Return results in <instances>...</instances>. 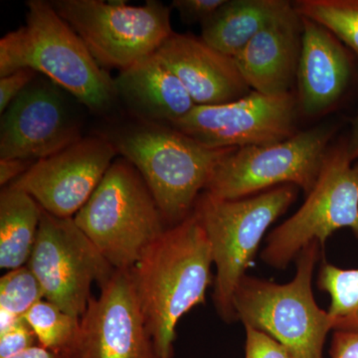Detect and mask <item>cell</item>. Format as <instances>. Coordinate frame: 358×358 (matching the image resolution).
<instances>
[{"instance_id": "obj_1", "label": "cell", "mask_w": 358, "mask_h": 358, "mask_svg": "<svg viewBox=\"0 0 358 358\" xmlns=\"http://www.w3.org/2000/svg\"><path fill=\"white\" fill-rule=\"evenodd\" d=\"M212 264L208 238L192 212L167 227L129 270L157 357L173 358L179 320L205 303Z\"/></svg>"}, {"instance_id": "obj_2", "label": "cell", "mask_w": 358, "mask_h": 358, "mask_svg": "<svg viewBox=\"0 0 358 358\" xmlns=\"http://www.w3.org/2000/svg\"><path fill=\"white\" fill-rule=\"evenodd\" d=\"M25 23L0 39V77L31 69L70 94L96 115L119 100L115 78L92 56L83 40L50 1L26 2Z\"/></svg>"}, {"instance_id": "obj_3", "label": "cell", "mask_w": 358, "mask_h": 358, "mask_svg": "<svg viewBox=\"0 0 358 358\" xmlns=\"http://www.w3.org/2000/svg\"><path fill=\"white\" fill-rule=\"evenodd\" d=\"M154 195L167 227L185 220L219 164L236 148H212L169 124L140 121L103 134Z\"/></svg>"}, {"instance_id": "obj_4", "label": "cell", "mask_w": 358, "mask_h": 358, "mask_svg": "<svg viewBox=\"0 0 358 358\" xmlns=\"http://www.w3.org/2000/svg\"><path fill=\"white\" fill-rule=\"evenodd\" d=\"M298 188L282 185L240 199L202 192L193 213L210 243L216 268L214 303L225 322L235 320L233 296L251 267L268 228L294 203Z\"/></svg>"}, {"instance_id": "obj_5", "label": "cell", "mask_w": 358, "mask_h": 358, "mask_svg": "<svg viewBox=\"0 0 358 358\" xmlns=\"http://www.w3.org/2000/svg\"><path fill=\"white\" fill-rule=\"evenodd\" d=\"M320 245L313 242L296 257V272L287 284L245 275L233 296L235 319L279 341L294 358H324L333 331L327 310L313 298L312 282Z\"/></svg>"}, {"instance_id": "obj_6", "label": "cell", "mask_w": 358, "mask_h": 358, "mask_svg": "<svg viewBox=\"0 0 358 358\" xmlns=\"http://www.w3.org/2000/svg\"><path fill=\"white\" fill-rule=\"evenodd\" d=\"M73 219L115 270H131L167 228L143 176L122 157Z\"/></svg>"}, {"instance_id": "obj_7", "label": "cell", "mask_w": 358, "mask_h": 358, "mask_svg": "<svg viewBox=\"0 0 358 358\" xmlns=\"http://www.w3.org/2000/svg\"><path fill=\"white\" fill-rule=\"evenodd\" d=\"M50 2L103 69H127L154 55L173 34L171 7L159 0L143 6L103 0Z\"/></svg>"}, {"instance_id": "obj_8", "label": "cell", "mask_w": 358, "mask_h": 358, "mask_svg": "<svg viewBox=\"0 0 358 358\" xmlns=\"http://www.w3.org/2000/svg\"><path fill=\"white\" fill-rule=\"evenodd\" d=\"M353 162L346 141L329 147L305 202L268 234L264 262L285 268L308 245L324 246L327 238L343 228L358 238V162Z\"/></svg>"}, {"instance_id": "obj_9", "label": "cell", "mask_w": 358, "mask_h": 358, "mask_svg": "<svg viewBox=\"0 0 358 358\" xmlns=\"http://www.w3.org/2000/svg\"><path fill=\"white\" fill-rule=\"evenodd\" d=\"M333 134L329 127H317L272 145L236 148L219 164L204 192L240 199L294 185L307 195L319 178Z\"/></svg>"}, {"instance_id": "obj_10", "label": "cell", "mask_w": 358, "mask_h": 358, "mask_svg": "<svg viewBox=\"0 0 358 358\" xmlns=\"http://www.w3.org/2000/svg\"><path fill=\"white\" fill-rule=\"evenodd\" d=\"M27 266L45 300L78 319L86 312L94 282L101 288L115 271L74 219L56 217L43 209Z\"/></svg>"}, {"instance_id": "obj_11", "label": "cell", "mask_w": 358, "mask_h": 358, "mask_svg": "<svg viewBox=\"0 0 358 358\" xmlns=\"http://www.w3.org/2000/svg\"><path fill=\"white\" fill-rule=\"evenodd\" d=\"M299 113L293 92L270 96L251 91L233 102L195 106L169 126L206 147L240 148L288 140L298 133Z\"/></svg>"}, {"instance_id": "obj_12", "label": "cell", "mask_w": 358, "mask_h": 358, "mask_svg": "<svg viewBox=\"0 0 358 358\" xmlns=\"http://www.w3.org/2000/svg\"><path fill=\"white\" fill-rule=\"evenodd\" d=\"M68 96L48 78H35L1 114L0 159L36 162L83 138Z\"/></svg>"}, {"instance_id": "obj_13", "label": "cell", "mask_w": 358, "mask_h": 358, "mask_svg": "<svg viewBox=\"0 0 358 358\" xmlns=\"http://www.w3.org/2000/svg\"><path fill=\"white\" fill-rule=\"evenodd\" d=\"M103 134L83 136L57 154L34 162L11 185L33 197L44 211L74 218L117 159Z\"/></svg>"}, {"instance_id": "obj_14", "label": "cell", "mask_w": 358, "mask_h": 358, "mask_svg": "<svg viewBox=\"0 0 358 358\" xmlns=\"http://www.w3.org/2000/svg\"><path fill=\"white\" fill-rule=\"evenodd\" d=\"M70 358H159L129 270H115L92 296Z\"/></svg>"}, {"instance_id": "obj_15", "label": "cell", "mask_w": 358, "mask_h": 358, "mask_svg": "<svg viewBox=\"0 0 358 358\" xmlns=\"http://www.w3.org/2000/svg\"><path fill=\"white\" fill-rule=\"evenodd\" d=\"M157 54L180 80L196 106L233 102L252 91L234 58L216 50L201 37L173 32Z\"/></svg>"}, {"instance_id": "obj_16", "label": "cell", "mask_w": 358, "mask_h": 358, "mask_svg": "<svg viewBox=\"0 0 358 358\" xmlns=\"http://www.w3.org/2000/svg\"><path fill=\"white\" fill-rule=\"evenodd\" d=\"M303 20L293 3L270 21L234 58L242 77L264 95L291 93L296 81Z\"/></svg>"}, {"instance_id": "obj_17", "label": "cell", "mask_w": 358, "mask_h": 358, "mask_svg": "<svg viewBox=\"0 0 358 358\" xmlns=\"http://www.w3.org/2000/svg\"><path fill=\"white\" fill-rule=\"evenodd\" d=\"M301 20L296 99L300 112L315 117L331 109L345 95L353 63L345 45L333 33L315 21L303 17Z\"/></svg>"}, {"instance_id": "obj_18", "label": "cell", "mask_w": 358, "mask_h": 358, "mask_svg": "<svg viewBox=\"0 0 358 358\" xmlns=\"http://www.w3.org/2000/svg\"><path fill=\"white\" fill-rule=\"evenodd\" d=\"M115 85L119 100L140 121L171 124L196 106L157 53L120 71Z\"/></svg>"}, {"instance_id": "obj_19", "label": "cell", "mask_w": 358, "mask_h": 358, "mask_svg": "<svg viewBox=\"0 0 358 358\" xmlns=\"http://www.w3.org/2000/svg\"><path fill=\"white\" fill-rule=\"evenodd\" d=\"M291 3L287 0H226L201 25V38L216 50L235 58Z\"/></svg>"}, {"instance_id": "obj_20", "label": "cell", "mask_w": 358, "mask_h": 358, "mask_svg": "<svg viewBox=\"0 0 358 358\" xmlns=\"http://www.w3.org/2000/svg\"><path fill=\"white\" fill-rule=\"evenodd\" d=\"M42 207L28 193L13 185L0 192V268L11 271L27 265L38 234Z\"/></svg>"}, {"instance_id": "obj_21", "label": "cell", "mask_w": 358, "mask_h": 358, "mask_svg": "<svg viewBox=\"0 0 358 358\" xmlns=\"http://www.w3.org/2000/svg\"><path fill=\"white\" fill-rule=\"evenodd\" d=\"M317 286L331 296L327 313L334 331L358 333V268H341L324 262Z\"/></svg>"}, {"instance_id": "obj_22", "label": "cell", "mask_w": 358, "mask_h": 358, "mask_svg": "<svg viewBox=\"0 0 358 358\" xmlns=\"http://www.w3.org/2000/svg\"><path fill=\"white\" fill-rule=\"evenodd\" d=\"M24 320L31 327L40 346L69 357L79 336L81 319L44 300L33 306Z\"/></svg>"}, {"instance_id": "obj_23", "label": "cell", "mask_w": 358, "mask_h": 358, "mask_svg": "<svg viewBox=\"0 0 358 358\" xmlns=\"http://www.w3.org/2000/svg\"><path fill=\"white\" fill-rule=\"evenodd\" d=\"M294 8L333 33L358 57V0H298Z\"/></svg>"}, {"instance_id": "obj_24", "label": "cell", "mask_w": 358, "mask_h": 358, "mask_svg": "<svg viewBox=\"0 0 358 358\" xmlns=\"http://www.w3.org/2000/svg\"><path fill=\"white\" fill-rule=\"evenodd\" d=\"M43 300L41 285L27 265L8 271L0 279V310L24 317L33 306Z\"/></svg>"}, {"instance_id": "obj_25", "label": "cell", "mask_w": 358, "mask_h": 358, "mask_svg": "<svg viewBox=\"0 0 358 358\" xmlns=\"http://www.w3.org/2000/svg\"><path fill=\"white\" fill-rule=\"evenodd\" d=\"M246 331L245 358H294L291 352L272 336L244 326Z\"/></svg>"}, {"instance_id": "obj_26", "label": "cell", "mask_w": 358, "mask_h": 358, "mask_svg": "<svg viewBox=\"0 0 358 358\" xmlns=\"http://www.w3.org/2000/svg\"><path fill=\"white\" fill-rule=\"evenodd\" d=\"M37 345L31 327L22 319L10 331L0 334V358L15 357Z\"/></svg>"}, {"instance_id": "obj_27", "label": "cell", "mask_w": 358, "mask_h": 358, "mask_svg": "<svg viewBox=\"0 0 358 358\" xmlns=\"http://www.w3.org/2000/svg\"><path fill=\"white\" fill-rule=\"evenodd\" d=\"M226 0H174L171 6L185 24H203L223 6Z\"/></svg>"}, {"instance_id": "obj_28", "label": "cell", "mask_w": 358, "mask_h": 358, "mask_svg": "<svg viewBox=\"0 0 358 358\" xmlns=\"http://www.w3.org/2000/svg\"><path fill=\"white\" fill-rule=\"evenodd\" d=\"M38 75L31 69H20L0 77V114L6 112L10 103Z\"/></svg>"}, {"instance_id": "obj_29", "label": "cell", "mask_w": 358, "mask_h": 358, "mask_svg": "<svg viewBox=\"0 0 358 358\" xmlns=\"http://www.w3.org/2000/svg\"><path fill=\"white\" fill-rule=\"evenodd\" d=\"M329 355L331 358H358V333L334 331Z\"/></svg>"}, {"instance_id": "obj_30", "label": "cell", "mask_w": 358, "mask_h": 358, "mask_svg": "<svg viewBox=\"0 0 358 358\" xmlns=\"http://www.w3.org/2000/svg\"><path fill=\"white\" fill-rule=\"evenodd\" d=\"M34 162L17 159H0V185L1 187L11 185L20 178Z\"/></svg>"}, {"instance_id": "obj_31", "label": "cell", "mask_w": 358, "mask_h": 358, "mask_svg": "<svg viewBox=\"0 0 358 358\" xmlns=\"http://www.w3.org/2000/svg\"><path fill=\"white\" fill-rule=\"evenodd\" d=\"M10 358H70L68 355H63V353H58L51 352V350H46L39 345L33 346L26 352L20 353V355H15V357Z\"/></svg>"}, {"instance_id": "obj_32", "label": "cell", "mask_w": 358, "mask_h": 358, "mask_svg": "<svg viewBox=\"0 0 358 358\" xmlns=\"http://www.w3.org/2000/svg\"><path fill=\"white\" fill-rule=\"evenodd\" d=\"M346 147L352 162H358V115L353 121L352 134L350 140L346 141Z\"/></svg>"}, {"instance_id": "obj_33", "label": "cell", "mask_w": 358, "mask_h": 358, "mask_svg": "<svg viewBox=\"0 0 358 358\" xmlns=\"http://www.w3.org/2000/svg\"><path fill=\"white\" fill-rule=\"evenodd\" d=\"M24 317H18L6 310H0V334L10 331Z\"/></svg>"}]
</instances>
